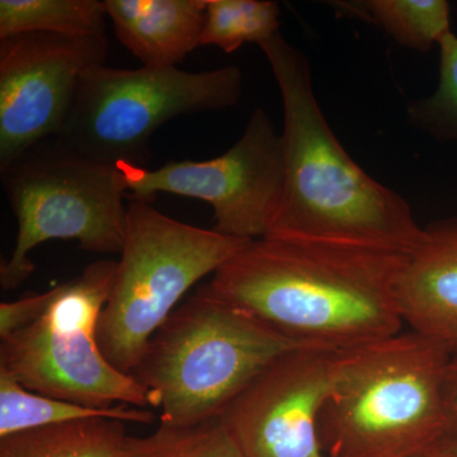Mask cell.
I'll use <instances>...</instances> for the list:
<instances>
[{
    "label": "cell",
    "instance_id": "obj_22",
    "mask_svg": "<svg viewBox=\"0 0 457 457\" xmlns=\"http://www.w3.org/2000/svg\"><path fill=\"white\" fill-rule=\"evenodd\" d=\"M445 405H446L449 437L457 438V348L451 351L445 378Z\"/></svg>",
    "mask_w": 457,
    "mask_h": 457
},
{
    "label": "cell",
    "instance_id": "obj_4",
    "mask_svg": "<svg viewBox=\"0 0 457 457\" xmlns=\"http://www.w3.org/2000/svg\"><path fill=\"white\" fill-rule=\"evenodd\" d=\"M297 345L204 285L150 339L132 378L161 408V422L220 417L267 366Z\"/></svg>",
    "mask_w": 457,
    "mask_h": 457
},
{
    "label": "cell",
    "instance_id": "obj_21",
    "mask_svg": "<svg viewBox=\"0 0 457 457\" xmlns=\"http://www.w3.org/2000/svg\"><path fill=\"white\" fill-rule=\"evenodd\" d=\"M56 287L37 295L18 299L16 302L0 303V339L7 338L18 330L29 327L46 312Z\"/></svg>",
    "mask_w": 457,
    "mask_h": 457
},
{
    "label": "cell",
    "instance_id": "obj_10",
    "mask_svg": "<svg viewBox=\"0 0 457 457\" xmlns=\"http://www.w3.org/2000/svg\"><path fill=\"white\" fill-rule=\"evenodd\" d=\"M107 50L106 36L0 38V170L60 134L83 75L106 64Z\"/></svg>",
    "mask_w": 457,
    "mask_h": 457
},
{
    "label": "cell",
    "instance_id": "obj_19",
    "mask_svg": "<svg viewBox=\"0 0 457 457\" xmlns=\"http://www.w3.org/2000/svg\"><path fill=\"white\" fill-rule=\"evenodd\" d=\"M281 9L269 0H207L201 46L230 54L248 42L260 45L278 35Z\"/></svg>",
    "mask_w": 457,
    "mask_h": 457
},
{
    "label": "cell",
    "instance_id": "obj_9",
    "mask_svg": "<svg viewBox=\"0 0 457 457\" xmlns=\"http://www.w3.org/2000/svg\"><path fill=\"white\" fill-rule=\"evenodd\" d=\"M117 165L132 198L152 203L163 192L204 201L213 209V230L239 239L269 234L284 189L281 135L263 108L251 114L240 139L216 158L170 162L155 170Z\"/></svg>",
    "mask_w": 457,
    "mask_h": 457
},
{
    "label": "cell",
    "instance_id": "obj_11",
    "mask_svg": "<svg viewBox=\"0 0 457 457\" xmlns=\"http://www.w3.org/2000/svg\"><path fill=\"white\" fill-rule=\"evenodd\" d=\"M337 352L295 348L267 366L221 414L246 457H328L318 418Z\"/></svg>",
    "mask_w": 457,
    "mask_h": 457
},
{
    "label": "cell",
    "instance_id": "obj_14",
    "mask_svg": "<svg viewBox=\"0 0 457 457\" xmlns=\"http://www.w3.org/2000/svg\"><path fill=\"white\" fill-rule=\"evenodd\" d=\"M97 418L141 425L155 420L154 414L145 408H93L42 395L27 389L13 375L0 369V438L41 427Z\"/></svg>",
    "mask_w": 457,
    "mask_h": 457
},
{
    "label": "cell",
    "instance_id": "obj_1",
    "mask_svg": "<svg viewBox=\"0 0 457 457\" xmlns=\"http://www.w3.org/2000/svg\"><path fill=\"white\" fill-rule=\"evenodd\" d=\"M405 255L264 237L206 286L297 347L343 352L402 332L395 282Z\"/></svg>",
    "mask_w": 457,
    "mask_h": 457
},
{
    "label": "cell",
    "instance_id": "obj_24",
    "mask_svg": "<svg viewBox=\"0 0 457 457\" xmlns=\"http://www.w3.org/2000/svg\"><path fill=\"white\" fill-rule=\"evenodd\" d=\"M413 457H444V455H442L440 445H438V446H436L435 449L426 451V453H420V455Z\"/></svg>",
    "mask_w": 457,
    "mask_h": 457
},
{
    "label": "cell",
    "instance_id": "obj_7",
    "mask_svg": "<svg viewBox=\"0 0 457 457\" xmlns=\"http://www.w3.org/2000/svg\"><path fill=\"white\" fill-rule=\"evenodd\" d=\"M41 144L2 171L17 219L16 245L0 266L5 291L32 275L29 253L42 243L77 240L80 249L98 254L121 253L125 243L128 207L119 165L77 154L57 140Z\"/></svg>",
    "mask_w": 457,
    "mask_h": 457
},
{
    "label": "cell",
    "instance_id": "obj_18",
    "mask_svg": "<svg viewBox=\"0 0 457 457\" xmlns=\"http://www.w3.org/2000/svg\"><path fill=\"white\" fill-rule=\"evenodd\" d=\"M122 457H246L221 417L192 425L161 422L146 437L128 436Z\"/></svg>",
    "mask_w": 457,
    "mask_h": 457
},
{
    "label": "cell",
    "instance_id": "obj_13",
    "mask_svg": "<svg viewBox=\"0 0 457 457\" xmlns=\"http://www.w3.org/2000/svg\"><path fill=\"white\" fill-rule=\"evenodd\" d=\"M116 37L146 68H177L201 46L207 0H104Z\"/></svg>",
    "mask_w": 457,
    "mask_h": 457
},
{
    "label": "cell",
    "instance_id": "obj_2",
    "mask_svg": "<svg viewBox=\"0 0 457 457\" xmlns=\"http://www.w3.org/2000/svg\"><path fill=\"white\" fill-rule=\"evenodd\" d=\"M258 46L284 107V189L266 237L413 251L425 228L404 198L369 176L339 144L315 97L308 57L279 33Z\"/></svg>",
    "mask_w": 457,
    "mask_h": 457
},
{
    "label": "cell",
    "instance_id": "obj_6",
    "mask_svg": "<svg viewBox=\"0 0 457 457\" xmlns=\"http://www.w3.org/2000/svg\"><path fill=\"white\" fill-rule=\"evenodd\" d=\"M243 93L237 66L188 73L179 68L89 69L57 143L102 163L145 167L149 141L165 122L182 116L227 110Z\"/></svg>",
    "mask_w": 457,
    "mask_h": 457
},
{
    "label": "cell",
    "instance_id": "obj_17",
    "mask_svg": "<svg viewBox=\"0 0 457 457\" xmlns=\"http://www.w3.org/2000/svg\"><path fill=\"white\" fill-rule=\"evenodd\" d=\"M106 17L98 0H0V38L27 32L106 36Z\"/></svg>",
    "mask_w": 457,
    "mask_h": 457
},
{
    "label": "cell",
    "instance_id": "obj_3",
    "mask_svg": "<svg viewBox=\"0 0 457 457\" xmlns=\"http://www.w3.org/2000/svg\"><path fill=\"white\" fill-rule=\"evenodd\" d=\"M453 348L409 330L337 352L319 411L328 457H413L449 437L445 378Z\"/></svg>",
    "mask_w": 457,
    "mask_h": 457
},
{
    "label": "cell",
    "instance_id": "obj_15",
    "mask_svg": "<svg viewBox=\"0 0 457 457\" xmlns=\"http://www.w3.org/2000/svg\"><path fill=\"white\" fill-rule=\"evenodd\" d=\"M121 420H75L0 438V457H122Z\"/></svg>",
    "mask_w": 457,
    "mask_h": 457
},
{
    "label": "cell",
    "instance_id": "obj_23",
    "mask_svg": "<svg viewBox=\"0 0 457 457\" xmlns=\"http://www.w3.org/2000/svg\"><path fill=\"white\" fill-rule=\"evenodd\" d=\"M440 450L444 457H457V438H446L442 441Z\"/></svg>",
    "mask_w": 457,
    "mask_h": 457
},
{
    "label": "cell",
    "instance_id": "obj_8",
    "mask_svg": "<svg viewBox=\"0 0 457 457\" xmlns=\"http://www.w3.org/2000/svg\"><path fill=\"white\" fill-rule=\"evenodd\" d=\"M116 273L117 261H98L56 286L37 320L0 339V369L51 398L93 408L152 407L145 387L111 365L99 347V318Z\"/></svg>",
    "mask_w": 457,
    "mask_h": 457
},
{
    "label": "cell",
    "instance_id": "obj_16",
    "mask_svg": "<svg viewBox=\"0 0 457 457\" xmlns=\"http://www.w3.org/2000/svg\"><path fill=\"white\" fill-rule=\"evenodd\" d=\"M335 7L375 23L402 46L422 53L453 32L446 0H363Z\"/></svg>",
    "mask_w": 457,
    "mask_h": 457
},
{
    "label": "cell",
    "instance_id": "obj_12",
    "mask_svg": "<svg viewBox=\"0 0 457 457\" xmlns=\"http://www.w3.org/2000/svg\"><path fill=\"white\" fill-rule=\"evenodd\" d=\"M395 296L404 326L457 348V219L425 228L400 267Z\"/></svg>",
    "mask_w": 457,
    "mask_h": 457
},
{
    "label": "cell",
    "instance_id": "obj_5",
    "mask_svg": "<svg viewBox=\"0 0 457 457\" xmlns=\"http://www.w3.org/2000/svg\"><path fill=\"white\" fill-rule=\"evenodd\" d=\"M248 242L174 220L149 201L132 198L116 278L98 323L99 347L108 362L131 375L192 286Z\"/></svg>",
    "mask_w": 457,
    "mask_h": 457
},
{
    "label": "cell",
    "instance_id": "obj_20",
    "mask_svg": "<svg viewBox=\"0 0 457 457\" xmlns=\"http://www.w3.org/2000/svg\"><path fill=\"white\" fill-rule=\"evenodd\" d=\"M440 79L432 96L409 107V119L427 134L457 144V36L447 33L440 44Z\"/></svg>",
    "mask_w": 457,
    "mask_h": 457
}]
</instances>
